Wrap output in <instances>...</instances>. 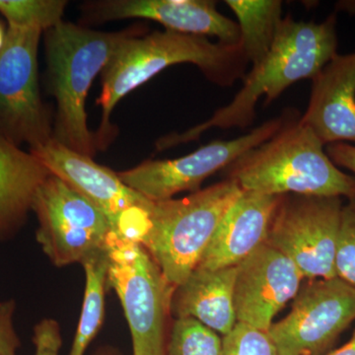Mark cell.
Returning a JSON list of instances; mask_svg holds the SVG:
<instances>
[{"mask_svg":"<svg viewBox=\"0 0 355 355\" xmlns=\"http://www.w3.org/2000/svg\"><path fill=\"white\" fill-rule=\"evenodd\" d=\"M39 30L9 27L0 50V137L30 149L53 139L50 114L40 94Z\"/></svg>","mask_w":355,"mask_h":355,"instance_id":"cell-9","label":"cell"},{"mask_svg":"<svg viewBox=\"0 0 355 355\" xmlns=\"http://www.w3.org/2000/svg\"><path fill=\"white\" fill-rule=\"evenodd\" d=\"M280 198L242 191L224 214L197 268L218 270L238 266L265 244Z\"/></svg>","mask_w":355,"mask_h":355,"instance_id":"cell-15","label":"cell"},{"mask_svg":"<svg viewBox=\"0 0 355 355\" xmlns=\"http://www.w3.org/2000/svg\"><path fill=\"white\" fill-rule=\"evenodd\" d=\"M292 114L293 111L282 114L237 139L214 140L183 157L146 161L132 169L118 172L119 177L153 202L171 200L183 191L195 193L207 178L227 169L248 151L272 139Z\"/></svg>","mask_w":355,"mask_h":355,"instance_id":"cell-11","label":"cell"},{"mask_svg":"<svg viewBox=\"0 0 355 355\" xmlns=\"http://www.w3.org/2000/svg\"><path fill=\"white\" fill-rule=\"evenodd\" d=\"M336 277L355 288V196L343 203L336 254Z\"/></svg>","mask_w":355,"mask_h":355,"instance_id":"cell-23","label":"cell"},{"mask_svg":"<svg viewBox=\"0 0 355 355\" xmlns=\"http://www.w3.org/2000/svg\"><path fill=\"white\" fill-rule=\"evenodd\" d=\"M16 302L13 299L0 301V355H17L21 340L16 331Z\"/></svg>","mask_w":355,"mask_h":355,"instance_id":"cell-26","label":"cell"},{"mask_svg":"<svg viewBox=\"0 0 355 355\" xmlns=\"http://www.w3.org/2000/svg\"><path fill=\"white\" fill-rule=\"evenodd\" d=\"M85 272V289L80 318L69 355H85L101 330L105 319V295L108 289V252L89 257L81 263Z\"/></svg>","mask_w":355,"mask_h":355,"instance_id":"cell-20","label":"cell"},{"mask_svg":"<svg viewBox=\"0 0 355 355\" xmlns=\"http://www.w3.org/2000/svg\"><path fill=\"white\" fill-rule=\"evenodd\" d=\"M228 179L243 191L270 196H355V177L334 164L324 144L297 114L277 135L227 168Z\"/></svg>","mask_w":355,"mask_h":355,"instance_id":"cell-3","label":"cell"},{"mask_svg":"<svg viewBox=\"0 0 355 355\" xmlns=\"http://www.w3.org/2000/svg\"><path fill=\"white\" fill-rule=\"evenodd\" d=\"M42 251L57 268L83 263L108 248L114 234L97 207L60 178L51 175L33 200Z\"/></svg>","mask_w":355,"mask_h":355,"instance_id":"cell-7","label":"cell"},{"mask_svg":"<svg viewBox=\"0 0 355 355\" xmlns=\"http://www.w3.org/2000/svg\"><path fill=\"white\" fill-rule=\"evenodd\" d=\"M338 6L340 7V9L343 8L349 11V12L355 13V1L340 2V4H338Z\"/></svg>","mask_w":355,"mask_h":355,"instance_id":"cell-30","label":"cell"},{"mask_svg":"<svg viewBox=\"0 0 355 355\" xmlns=\"http://www.w3.org/2000/svg\"><path fill=\"white\" fill-rule=\"evenodd\" d=\"M179 64L197 65L210 83L231 86L246 76L249 60L241 43H214L207 37L169 30L128 37L102 72L101 96L98 99L102 119L95 132L97 149L106 148L114 137L111 116L116 105L162 70Z\"/></svg>","mask_w":355,"mask_h":355,"instance_id":"cell-2","label":"cell"},{"mask_svg":"<svg viewBox=\"0 0 355 355\" xmlns=\"http://www.w3.org/2000/svg\"><path fill=\"white\" fill-rule=\"evenodd\" d=\"M237 266L218 270L196 268L183 284L175 287L173 319L191 318L219 336L227 335L237 324L234 284Z\"/></svg>","mask_w":355,"mask_h":355,"instance_id":"cell-17","label":"cell"},{"mask_svg":"<svg viewBox=\"0 0 355 355\" xmlns=\"http://www.w3.org/2000/svg\"><path fill=\"white\" fill-rule=\"evenodd\" d=\"M336 13L321 23L282 18L266 58L244 76L239 92L227 106L186 132H172L156 142L158 150L187 144L212 128H248L254 123L256 105L265 96L266 105L277 99L292 84L313 79L338 53Z\"/></svg>","mask_w":355,"mask_h":355,"instance_id":"cell-1","label":"cell"},{"mask_svg":"<svg viewBox=\"0 0 355 355\" xmlns=\"http://www.w3.org/2000/svg\"><path fill=\"white\" fill-rule=\"evenodd\" d=\"M240 29V43L252 64H260L272 48L282 22V2L279 0H227Z\"/></svg>","mask_w":355,"mask_h":355,"instance_id":"cell-19","label":"cell"},{"mask_svg":"<svg viewBox=\"0 0 355 355\" xmlns=\"http://www.w3.org/2000/svg\"><path fill=\"white\" fill-rule=\"evenodd\" d=\"M64 0H0L9 27L49 31L64 22Z\"/></svg>","mask_w":355,"mask_h":355,"instance_id":"cell-21","label":"cell"},{"mask_svg":"<svg viewBox=\"0 0 355 355\" xmlns=\"http://www.w3.org/2000/svg\"><path fill=\"white\" fill-rule=\"evenodd\" d=\"M92 355H123L120 349L113 347V345H103L98 347Z\"/></svg>","mask_w":355,"mask_h":355,"instance_id":"cell-29","label":"cell"},{"mask_svg":"<svg viewBox=\"0 0 355 355\" xmlns=\"http://www.w3.org/2000/svg\"><path fill=\"white\" fill-rule=\"evenodd\" d=\"M312 81L309 104L300 121L324 146L355 144V51L336 53Z\"/></svg>","mask_w":355,"mask_h":355,"instance_id":"cell-16","label":"cell"},{"mask_svg":"<svg viewBox=\"0 0 355 355\" xmlns=\"http://www.w3.org/2000/svg\"><path fill=\"white\" fill-rule=\"evenodd\" d=\"M53 176L94 203L121 239L140 242L149 225L154 202L127 186L118 173L94 159L51 139L30 149Z\"/></svg>","mask_w":355,"mask_h":355,"instance_id":"cell-10","label":"cell"},{"mask_svg":"<svg viewBox=\"0 0 355 355\" xmlns=\"http://www.w3.org/2000/svg\"><path fill=\"white\" fill-rule=\"evenodd\" d=\"M326 153L338 167L345 168L355 174V146L345 142L328 144Z\"/></svg>","mask_w":355,"mask_h":355,"instance_id":"cell-27","label":"cell"},{"mask_svg":"<svg viewBox=\"0 0 355 355\" xmlns=\"http://www.w3.org/2000/svg\"><path fill=\"white\" fill-rule=\"evenodd\" d=\"M343 198L282 196L266 244L286 254L304 279L336 277Z\"/></svg>","mask_w":355,"mask_h":355,"instance_id":"cell-8","label":"cell"},{"mask_svg":"<svg viewBox=\"0 0 355 355\" xmlns=\"http://www.w3.org/2000/svg\"><path fill=\"white\" fill-rule=\"evenodd\" d=\"M6 31L4 30L3 26L0 23V50L3 46L4 41H6Z\"/></svg>","mask_w":355,"mask_h":355,"instance_id":"cell-31","label":"cell"},{"mask_svg":"<svg viewBox=\"0 0 355 355\" xmlns=\"http://www.w3.org/2000/svg\"><path fill=\"white\" fill-rule=\"evenodd\" d=\"M107 252L108 288L120 299L132 355H167L175 286L140 243L113 234Z\"/></svg>","mask_w":355,"mask_h":355,"instance_id":"cell-6","label":"cell"},{"mask_svg":"<svg viewBox=\"0 0 355 355\" xmlns=\"http://www.w3.org/2000/svg\"><path fill=\"white\" fill-rule=\"evenodd\" d=\"M328 355H355V330L349 342L340 349L334 350Z\"/></svg>","mask_w":355,"mask_h":355,"instance_id":"cell-28","label":"cell"},{"mask_svg":"<svg viewBox=\"0 0 355 355\" xmlns=\"http://www.w3.org/2000/svg\"><path fill=\"white\" fill-rule=\"evenodd\" d=\"M51 175L34 154L0 137V240L25 225L37 191Z\"/></svg>","mask_w":355,"mask_h":355,"instance_id":"cell-18","label":"cell"},{"mask_svg":"<svg viewBox=\"0 0 355 355\" xmlns=\"http://www.w3.org/2000/svg\"><path fill=\"white\" fill-rule=\"evenodd\" d=\"M84 11L100 22L139 18L156 21L169 31L240 43L237 22L222 15L209 0H104L85 4Z\"/></svg>","mask_w":355,"mask_h":355,"instance_id":"cell-14","label":"cell"},{"mask_svg":"<svg viewBox=\"0 0 355 355\" xmlns=\"http://www.w3.org/2000/svg\"><path fill=\"white\" fill-rule=\"evenodd\" d=\"M221 355H279L268 331L237 323L222 336Z\"/></svg>","mask_w":355,"mask_h":355,"instance_id":"cell-24","label":"cell"},{"mask_svg":"<svg viewBox=\"0 0 355 355\" xmlns=\"http://www.w3.org/2000/svg\"><path fill=\"white\" fill-rule=\"evenodd\" d=\"M132 35L133 30L105 33L69 22L46 31L49 79L58 105L53 137L62 146L94 157L95 133L89 130L86 113L89 90L116 49Z\"/></svg>","mask_w":355,"mask_h":355,"instance_id":"cell-4","label":"cell"},{"mask_svg":"<svg viewBox=\"0 0 355 355\" xmlns=\"http://www.w3.org/2000/svg\"><path fill=\"white\" fill-rule=\"evenodd\" d=\"M302 273L277 249L263 244L237 266L234 309L237 323L268 331L280 310L297 295Z\"/></svg>","mask_w":355,"mask_h":355,"instance_id":"cell-13","label":"cell"},{"mask_svg":"<svg viewBox=\"0 0 355 355\" xmlns=\"http://www.w3.org/2000/svg\"><path fill=\"white\" fill-rule=\"evenodd\" d=\"M222 336L191 319H174L167 355H221Z\"/></svg>","mask_w":355,"mask_h":355,"instance_id":"cell-22","label":"cell"},{"mask_svg":"<svg viewBox=\"0 0 355 355\" xmlns=\"http://www.w3.org/2000/svg\"><path fill=\"white\" fill-rule=\"evenodd\" d=\"M35 355H60L62 336L57 320L46 318L37 323L33 331Z\"/></svg>","mask_w":355,"mask_h":355,"instance_id":"cell-25","label":"cell"},{"mask_svg":"<svg viewBox=\"0 0 355 355\" xmlns=\"http://www.w3.org/2000/svg\"><path fill=\"white\" fill-rule=\"evenodd\" d=\"M226 179L182 198L154 202L140 240L170 284H183L196 270L221 219L242 193Z\"/></svg>","mask_w":355,"mask_h":355,"instance_id":"cell-5","label":"cell"},{"mask_svg":"<svg viewBox=\"0 0 355 355\" xmlns=\"http://www.w3.org/2000/svg\"><path fill=\"white\" fill-rule=\"evenodd\" d=\"M354 321V287L338 277L309 279L268 333L279 355H323Z\"/></svg>","mask_w":355,"mask_h":355,"instance_id":"cell-12","label":"cell"}]
</instances>
